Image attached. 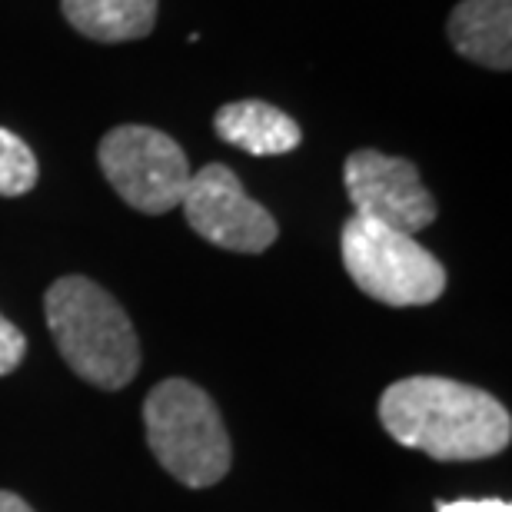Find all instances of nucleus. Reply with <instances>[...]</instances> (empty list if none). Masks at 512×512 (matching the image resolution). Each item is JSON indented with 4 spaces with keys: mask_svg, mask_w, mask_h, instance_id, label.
Listing matches in <instances>:
<instances>
[{
    "mask_svg": "<svg viewBox=\"0 0 512 512\" xmlns=\"http://www.w3.org/2000/svg\"><path fill=\"white\" fill-rule=\"evenodd\" d=\"M380 423L399 446L439 463L489 459L512 439V416L493 393L446 376L393 383L380 396Z\"/></svg>",
    "mask_w": 512,
    "mask_h": 512,
    "instance_id": "1",
    "label": "nucleus"
},
{
    "mask_svg": "<svg viewBox=\"0 0 512 512\" xmlns=\"http://www.w3.org/2000/svg\"><path fill=\"white\" fill-rule=\"evenodd\" d=\"M44 313L64 363L100 389L127 386L140 370V340L104 286L87 276H60L44 296Z\"/></svg>",
    "mask_w": 512,
    "mask_h": 512,
    "instance_id": "2",
    "label": "nucleus"
},
{
    "mask_svg": "<svg viewBox=\"0 0 512 512\" xmlns=\"http://www.w3.org/2000/svg\"><path fill=\"white\" fill-rule=\"evenodd\" d=\"M147 446L173 479L190 489L217 486L230 473V433L217 403L190 380H163L143 403Z\"/></svg>",
    "mask_w": 512,
    "mask_h": 512,
    "instance_id": "3",
    "label": "nucleus"
},
{
    "mask_svg": "<svg viewBox=\"0 0 512 512\" xmlns=\"http://www.w3.org/2000/svg\"><path fill=\"white\" fill-rule=\"evenodd\" d=\"M340 247L350 280L376 303L429 306L446 290L443 263L409 233L389 230L366 217H350Z\"/></svg>",
    "mask_w": 512,
    "mask_h": 512,
    "instance_id": "4",
    "label": "nucleus"
},
{
    "mask_svg": "<svg viewBox=\"0 0 512 512\" xmlns=\"http://www.w3.org/2000/svg\"><path fill=\"white\" fill-rule=\"evenodd\" d=\"M97 160L117 197L140 213H167L180 207L190 183V163L180 143L163 130L124 124L100 140Z\"/></svg>",
    "mask_w": 512,
    "mask_h": 512,
    "instance_id": "5",
    "label": "nucleus"
},
{
    "mask_svg": "<svg viewBox=\"0 0 512 512\" xmlns=\"http://www.w3.org/2000/svg\"><path fill=\"white\" fill-rule=\"evenodd\" d=\"M180 203L190 227L220 250L263 253L280 233L270 210L250 200L240 177L223 163H207L203 170L190 173Z\"/></svg>",
    "mask_w": 512,
    "mask_h": 512,
    "instance_id": "6",
    "label": "nucleus"
},
{
    "mask_svg": "<svg viewBox=\"0 0 512 512\" xmlns=\"http://www.w3.org/2000/svg\"><path fill=\"white\" fill-rule=\"evenodd\" d=\"M346 193L356 217L376 220L389 230L416 237L436 220V200L423 187L419 170L403 157H386L380 150H356L343 167Z\"/></svg>",
    "mask_w": 512,
    "mask_h": 512,
    "instance_id": "7",
    "label": "nucleus"
},
{
    "mask_svg": "<svg viewBox=\"0 0 512 512\" xmlns=\"http://www.w3.org/2000/svg\"><path fill=\"white\" fill-rule=\"evenodd\" d=\"M446 30L453 47L473 64L512 67V0H463L449 14Z\"/></svg>",
    "mask_w": 512,
    "mask_h": 512,
    "instance_id": "8",
    "label": "nucleus"
},
{
    "mask_svg": "<svg viewBox=\"0 0 512 512\" xmlns=\"http://www.w3.org/2000/svg\"><path fill=\"white\" fill-rule=\"evenodd\" d=\"M213 130L220 140L253 153V157H280L300 147L303 130L300 124L283 114L280 107L263 104V100H233L223 104L213 117Z\"/></svg>",
    "mask_w": 512,
    "mask_h": 512,
    "instance_id": "9",
    "label": "nucleus"
},
{
    "mask_svg": "<svg viewBox=\"0 0 512 512\" xmlns=\"http://www.w3.org/2000/svg\"><path fill=\"white\" fill-rule=\"evenodd\" d=\"M67 24L100 44L147 37L157 24V0H60Z\"/></svg>",
    "mask_w": 512,
    "mask_h": 512,
    "instance_id": "10",
    "label": "nucleus"
},
{
    "mask_svg": "<svg viewBox=\"0 0 512 512\" xmlns=\"http://www.w3.org/2000/svg\"><path fill=\"white\" fill-rule=\"evenodd\" d=\"M37 183V157L17 133L0 127V197H24Z\"/></svg>",
    "mask_w": 512,
    "mask_h": 512,
    "instance_id": "11",
    "label": "nucleus"
},
{
    "mask_svg": "<svg viewBox=\"0 0 512 512\" xmlns=\"http://www.w3.org/2000/svg\"><path fill=\"white\" fill-rule=\"evenodd\" d=\"M24 353H27L24 333H20L17 326L0 313V376L14 373L17 366L24 363Z\"/></svg>",
    "mask_w": 512,
    "mask_h": 512,
    "instance_id": "12",
    "label": "nucleus"
},
{
    "mask_svg": "<svg viewBox=\"0 0 512 512\" xmlns=\"http://www.w3.org/2000/svg\"><path fill=\"white\" fill-rule=\"evenodd\" d=\"M436 512H512L506 499H456V503H439Z\"/></svg>",
    "mask_w": 512,
    "mask_h": 512,
    "instance_id": "13",
    "label": "nucleus"
},
{
    "mask_svg": "<svg viewBox=\"0 0 512 512\" xmlns=\"http://www.w3.org/2000/svg\"><path fill=\"white\" fill-rule=\"evenodd\" d=\"M0 512H34V509H30L27 499H20L17 493H7V489H0Z\"/></svg>",
    "mask_w": 512,
    "mask_h": 512,
    "instance_id": "14",
    "label": "nucleus"
}]
</instances>
